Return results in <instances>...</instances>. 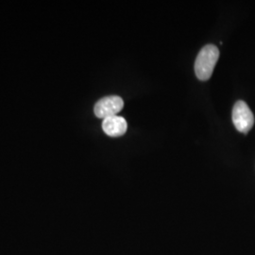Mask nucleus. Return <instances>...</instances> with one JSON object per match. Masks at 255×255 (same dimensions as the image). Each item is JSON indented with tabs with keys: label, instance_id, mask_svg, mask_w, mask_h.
<instances>
[{
	"label": "nucleus",
	"instance_id": "nucleus-1",
	"mask_svg": "<svg viewBox=\"0 0 255 255\" xmlns=\"http://www.w3.org/2000/svg\"><path fill=\"white\" fill-rule=\"evenodd\" d=\"M219 58V48L214 45L202 47L195 62V73L202 82L208 81Z\"/></svg>",
	"mask_w": 255,
	"mask_h": 255
},
{
	"label": "nucleus",
	"instance_id": "nucleus-2",
	"mask_svg": "<svg viewBox=\"0 0 255 255\" xmlns=\"http://www.w3.org/2000/svg\"><path fill=\"white\" fill-rule=\"evenodd\" d=\"M232 119L235 127L242 133H248L255 124V117L245 101L236 102L233 108Z\"/></svg>",
	"mask_w": 255,
	"mask_h": 255
},
{
	"label": "nucleus",
	"instance_id": "nucleus-3",
	"mask_svg": "<svg viewBox=\"0 0 255 255\" xmlns=\"http://www.w3.org/2000/svg\"><path fill=\"white\" fill-rule=\"evenodd\" d=\"M124 107V101L119 96L105 97L98 101L94 107V113L99 119L115 117Z\"/></svg>",
	"mask_w": 255,
	"mask_h": 255
},
{
	"label": "nucleus",
	"instance_id": "nucleus-4",
	"mask_svg": "<svg viewBox=\"0 0 255 255\" xmlns=\"http://www.w3.org/2000/svg\"><path fill=\"white\" fill-rule=\"evenodd\" d=\"M102 128L104 132L109 136H122L127 131V121L122 117H111L108 119H103Z\"/></svg>",
	"mask_w": 255,
	"mask_h": 255
}]
</instances>
